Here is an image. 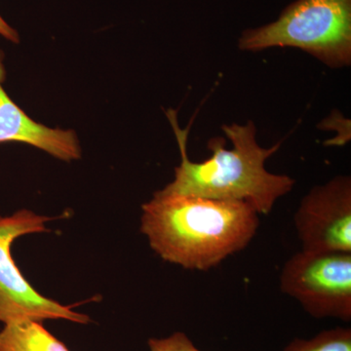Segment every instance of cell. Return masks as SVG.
<instances>
[{
    "mask_svg": "<svg viewBox=\"0 0 351 351\" xmlns=\"http://www.w3.org/2000/svg\"><path fill=\"white\" fill-rule=\"evenodd\" d=\"M280 290L317 319L351 320V253L302 250L284 263Z\"/></svg>",
    "mask_w": 351,
    "mask_h": 351,
    "instance_id": "5",
    "label": "cell"
},
{
    "mask_svg": "<svg viewBox=\"0 0 351 351\" xmlns=\"http://www.w3.org/2000/svg\"><path fill=\"white\" fill-rule=\"evenodd\" d=\"M260 219L250 205L237 201L157 191L142 205L141 232L165 262L206 271L244 250Z\"/></svg>",
    "mask_w": 351,
    "mask_h": 351,
    "instance_id": "1",
    "label": "cell"
},
{
    "mask_svg": "<svg viewBox=\"0 0 351 351\" xmlns=\"http://www.w3.org/2000/svg\"><path fill=\"white\" fill-rule=\"evenodd\" d=\"M5 77L4 54L0 50V144L24 143L66 162L82 158L75 132L49 128L32 119L6 93Z\"/></svg>",
    "mask_w": 351,
    "mask_h": 351,
    "instance_id": "7",
    "label": "cell"
},
{
    "mask_svg": "<svg viewBox=\"0 0 351 351\" xmlns=\"http://www.w3.org/2000/svg\"><path fill=\"white\" fill-rule=\"evenodd\" d=\"M0 351H69L38 321L4 324L0 331Z\"/></svg>",
    "mask_w": 351,
    "mask_h": 351,
    "instance_id": "8",
    "label": "cell"
},
{
    "mask_svg": "<svg viewBox=\"0 0 351 351\" xmlns=\"http://www.w3.org/2000/svg\"><path fill=\"white\" fill-rule=\"evenodd\" d=\"M302 250L351 253V179L338 176L302 198L294 216Z\"/></svg>",
    "mask_w": 351,
    "mask_h": 351,
    "instance_id": "6",
    "label": "cell"
},
{
    "mask_svg": "<svg viewBox=\"0 0 351 351\" xmlns=\"http://www.w3.org/2000/svg\"><path fill=\"white\" fill-rule=\"evenodd\" d=\"M283 351H351V329L332 328L311 339H295Z\"/></svg>",
    "mask_w": 351,
    "mask_h": 351,
    "instance_id": "9",
    "label": "cell"
},
{
    "mask_svg": "<svg viewBox=\"0 0 351 351\" xmlns=\"http://www.w3.org/2000/svg\"><path fill=\"white\" fill-rule=\"evenodd\" d=\"M149 348V351H202L182 332H176L166 338L151 339Z\"/></svg>",
    "mask_w": 351,
    "mask_h": 351,
    "instance_id": "10",
    "label": "cell"
},
{
    "mask_svg": "<svg viewBox=\"0 0 351 351\" xmlns=\"http://www.w3.org/2000/svg\"><path fill=\"white\" fill-rule=\"evenodd\" d=\"M0 36L13 43H19L20 36L18 32L13 29L6 21L0 16Z\"/></svg>",
    "mask_w": 351,
    "mask_h": 351,
    "instance_id": "11",
    "label": "cell"
},
{
    "mask_svg": "<svg viewBox=\"0 0 351 351\" xmlns=\"http://www.w3.org/2000/svg\"><path fill=\"white\" fill-rule=\"evenodd\" d=\"M167 117L177 138L182 161L176 167L174 180L162 189L166 193L244 202L258 215H269L277 200L294 189V179L265 169V161L278 151L281 143L269 149L261 147L253 122L223 125L221 129L232 141V149H226L223 138H211L208 147L212 156L203 162H193L186 154L189 127L184 130L180 128L175 110H168Z\"/></svg>",
    "mask_w": 351,
    "mask_h": 351,
    "instance_id": "2",
    "label": "cell"
},
{
    "mask_svg": "<svg viewBox=\"0 0 351 351\" xmlns=\"http://www.w3.org/2000/svg\"><path fill=\"white\" fill-rule=\"evenodd\" d=\"M52 218L23 209L11 216H0V323L32 320H68L78 324L91 321L86 314L73 311L39 294L25 278L12 256V245L24 235L49 232L46 223Z\"/></svg>",
    "mask_w": 351,
    "mask_h": 351,
    "instance_id": "4",
    "label": "cell"
},
{
    "mask_svg": "<svg viewBox=\"0 0 351 351\" xmlns=\"http://www.w3.org/2000/svg\"><path fill=\"white\" fill-rule=\"evenodd\" d=\"M239 49L299 48L332 69L351 63V0H297L276 22L247 29Z\"/></svg>",
    "mask_w": 351,
    "mask_h": 351,
    "instance_id": "3",
    "label": "cell"
}]
</instances>
